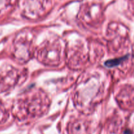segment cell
<instances>
[{
	"mask_svg": "<svg viewBox=\"0 0 134 134\" xmlns=\"http://www.w3.org/2000/svg\"><path fill=\"white\" fill-rule=\"evenodd\" d=\"M126 58V57L121 58L115 59V60H109V61H107V62L105 63V65H107V66L109 67V68H111V67H113V66H116V65L120 64V63H121L123 60H125Z\"/></svg>",
	"mask_w": 134,
	"mask_h": 134,
	"instance_id": "6da1fadb",
	"label": "cell"
}]
</instances>
